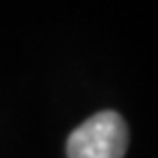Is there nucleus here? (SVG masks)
I'll return each instance as SVG.
<instances>
[{"label": "nucleus", "mask_w": 158, "mask_h": 158, "mask_svg": "<svg viewBox=\"0 0 158 158\" xmlns=\"http://www.w3.org/2000/svg\"><path fill=\"white\" fill-rule=\"evenodd\" d=\"M127 125L115 111H101L78 125L68 138V158H123Z\"/></svg>", "instance_id": "obj_1"}]
</instances>
